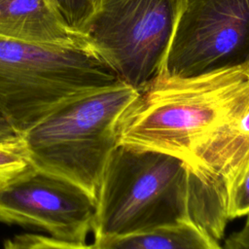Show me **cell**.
I'll return each instance as SVG.
<instances>
[{
	"label": "cell",
	"instance_id": "cell-17",
	"mask_svg": "<svg viewBox=\"0 0 249 249\" xmlns=\"http://www.w3.org/2000/svg\"><path fill=\"white\" fill-rule=\"evenodd\" d=\"M246 67H247V69H248V72H249V57H248V59H247V61H246Z\"/></svg>",
	"mask_w": 249,
	"mask_h": 249
},
{
	"label": "cell",
	"instance_id": "cell-11",
	"mask_svg": "<svg viewBox=\"0 0 249 249\" xmlns=\"http://www.w3.org/2000/svg\"><path fill=\"white\" fill-rule=\"evenodd\" d=\"M66 22L75 30L84 31L95 13L100 0H49Z\"/></svg>",
	"mask_w": 249,
	"mask_h": 249
},
{
	"label": "cell",
	"instance_id": "cell-9",
	"mask_svg": "<svg viewBox=\"0 0 249 249\" xmlns=\"http://www.w3.org/2000/svg\"><path fill=\"white\" fill-rule=\"evenodd\" d=\"M95 249H223L219 240L192 223L124 235L94 238Z\"/></svg>",
	"mask_w": 249,
	"mask_h": 249
},
{
	"label": "cell",
	"instance_id": "cell-16",
	"mask_svg": "<svg viewBox=\"0 0 249 249\" xmlns=\"http://www.w3.org/2000/svg\"><path fill=\"white\" fill-rule=\"evenodd\" d=\"M237 125L241 130L249 133V108L239 119V121L237 122Z\"/></svg>",
	"mask_w": 249,
	"mask_h": 249
},
{
	"label": "cell",
	"instance_id": "cell-8",
	"mask_svg": "<svg viewBox=\"0 0 249 249\" xmlns=\"http://www.w3.org/2000/svg\"><path fill=\"white\" fill-rule=\"evenodd\" d=\"M0 36L41 45H91L49 0H0Z\"/></svg>",
	"mask_w": 249,
	"mask_h": 249
},
{
	"label": "cell",
	"instance_id": "cell-7",
	"mask_svg": "<svg viewBox=\"0 0 249 249\" xmlns=\"http://www.w3.org/2000/svg\"><path fill=\"white\" fill-rule=\"evenodd\" d=\"M96 197L76 183L35 167L0 191V222L33 226L53 237L86 243Z\"/></svg>",
	"mask_w": 249,
	"mask_h": 249
},
{
	"label": "cell",
	"instance_id": "cell-4",
	"mask_svg": "<svg viewBox=\"0 0 249 249\" xmlns=\"http://www.w3.org/2000/svg\"><path fill=\"white\" fill-rule=\"evenodd\" d=\"M122 82L91 45L0 36V113L20 136L59 105Z\"/></svg>",
	"mask_w": 249,
	"mask_h": 249
},
{
	"label": "cell",
	"instance_id": "cell-13",
	"mask_svg": "<svg viewBox=\"0 0 249 249\" xmlns=\"http://www.w3.org/2000/svg\"><path fill=\"white\" fill-rule=\"evenodd\" d=\"M227 213L229 220L249 216V162L229 189Z\"/></svg>",
	"mask_w": 249,
	"mask_h": 249
},
{
	"label": "cell",
	"instance_id": "cell-15",
	"mask_svg": "<svg viewBox=\"0 0 249 249\" xmlns=\"http://www.w3.org/2000/svg\"><path fill=\"white\" fill-rule=\"evenodd\" d=\"M19 138L16 131L12 128L6 119L0 113V142L12 141Z\"/></svg>",
	"mask_w": 249,
	"mask_h": 249
},
{
	"label": "cell",
	"instance_id": "cell-14",
	"mask_svg": "<svg viewBox=\"0 0 249 249\" xmlns=\"http://www.w3.org/2000/svg\"><path fill=\"white\" fill-rule=\"evenodd\" d=\"M223 249H249V216L244 226L232 232L222 245Z\"/></svg>",
	"mask_w": 249,
	"mask_h": 249
},
{
	"label": "cell",
	"instance_id": "cell-5",
	"mask_svg": "<svg viewBox=\"0 0 249 249\" xmlns=\"http://www.w3.org/2000/svg\"><path fill=\"white\" fill-rule=\"evenodd\" d=\"M185 0H100L84 34L122 82L141 91L162 70Z\"/></svg>",
	"mask_w": 249,
	"mask_h": 249
},
{
	"label": "cell",
	"instance_id": "cell-1",
	"mask_svg": "<svg viewBox=\"0 0 249 249\" xmlns=\"http://www.w3.org/2000/svg\"><path fill=\"white\" fill-rule=\"evenodd\" d=\"M228 191L220 175L180 158L118 144L97 193L94 238L192 223L220 240L230 221Z\"/></svg>",
	"mask_w": 249,
	"mask_h": 249
},
{
	"label": "cell",
	"instance_id": "cell-2",
	"mask_svg": "<svg viewBox=\"0 0 249 249\" xmlns=\"http://www.w3.org/2000/svg\"><path fill=\"white\" fill-rule=\"evenodd\" d=\"M249 108L246 64L176 77L159 74L123 114L118 144L166 153L187 161Z\"/></svg>",
	"mask_w": 249,
	"mask_h": 249
},
{
	"label": "cell",
	"instance_id": "cell-12",
	"mask_svg": "<svg viewBox=\"0 0 249 249\" xmlns=\"http://www.w3.org/2000/svg\"><path fill=\"white\" fill-rule=\"evenodd\" d=\"M4 249H95L93 244L74 243L38 234H19L6 240Z\"/></svg>",
	"mask_w": 249,
	"mask_h": 249
},
{
	"label": "cell",
	"instance_id": "cell-3",
	"mask_svg": "<svg viewBox=\"0 0 249 249\" xmlns=\"http://www.w3.org/2000/svg\"><path fill=\"white\" fill-rule=\"evenodd\" d=\"M138 94L119 82L59 105L19 136L30 164L97 197L106 162L118 145L120 120Z\"/></svg>",
	"mask_w": 249,
	"mask_h": 249
},
{
	"label": "cell",
	"instance_id": "cell-6",
	"mask_svg": "<svg viewBox=\"0 0 249 249\" xmlns=\"http://www.w3.org/2000/svg\"><path fill=\"white\" fill-rule=\"evenodd\" d=\"M248 57L249 0H185L160 73L188 77Z\"/></svg>",
	"mask_w": 249,
	"mask_h": 249
},
{
	"label": "cell",
	"instance_id": "cell-10",
	"mask_svg": "<svg viewBox=\"0 0 249 249\" xmlns=\"http://www.w3.org/2000/svg\"><path fill=\"white\" fill-rule=\"evenodd\" d=\"M31 167L20 137L0 142V191Z\"/></svg>",
	"mask_w": 249,
	"mask_h": 249
}]
</instances>
